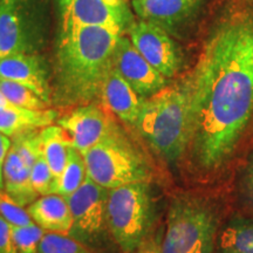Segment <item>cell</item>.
I'll return each mask as SVG.
<instances>
[{
    "label": "cell",
    "instance_id": "obj_1",
    "mask_svg": "<svg viewBox=\"0 0 253 253\" xmlns=\"http://www.w3.org/2000/svg\"><path fill=\"white\" fill-rule=\"evenodd\" d=\"M189 110L185 156L195 172H223L253 122V0L231 2L182 79Z\"/></svg>",
    "mask_w": 253,
    "mask_h": 253
},
{
    "label": "cell",
    "instance_id": "obj_2",
    "mask_svg": "<svg viewBox=\"0 0 253 253\" xmlns=\"http://www.w3.org/2000/svg\"><path fill=\"white\" fill-rule=\"evenodd\" d=\"M121 30L79 26L60 30L56 48L55 95L61 104H90L100 100L101 88L113 67Z\"/></svg>",
    "mask_w": 253,
    "mask_h": 253
},
{
    "label": "cell",
    "instance_id": "obj_3",
    "mask_svg": "<svg viewBox=\"0 0 253 253\" xmlns=\"http://www.w3.org/2000/svg\"><path fill=\"white\" fill-rule=\"evenodd\" d=\"M155 154L173 164L185 156L189 143V110L182 80L147 97L135 123Z\"/></svg>",
    "mask_w": 253,
    "mask_h": 253
},
{
    "label": "cell",
    "instance_id": "obj_4",
    "mask_svg": "<svg viewBox=\"0 0 253 253\" xmlns=\"http://www.w3.org/2000/svg\"><path fill=\"white\" fill-rule=\"evenodd\" d=\"M219 212L213 202L191 194L175 196L168 211L162 253H214Z\"/></svg>",
    "mask_w": 253,
    "mask_h": 253
},
{
    "label": "cell",
    "instance_id": "obj_5",
    "mask_svg": "<svg viewBox=\"0 0 253 253\" xmlns=\"http://www.w3.org/2000/svg\"><path fill=\"white\" fill-rule=\"evenodd\" d=\"M153 214V202L147 182L131 183L108 191L107 225L123 252L137 251L148 238Z\"/></svg>",
    "mask_w": 253,
    "mask_h": 253
},
{
    "label": "cell",
    "instance_id": "obj_6",
    "mask_svg": "<svg viewBox=\"0 0 253 253\" xmlns=\"http://www.w3.org/2000/svg\"><path fill=\"white\" fill-rule=\"evenodd\" d=\"M86 172L97 184L114 189L147 182L150 170L142 154L118 128L84 154Z\"/></svg>",
    "mask_w": 253,
    "mask_h": 253
},
{
    "label": "cell",
    "instance_id": "obj_7",
    "mask_svg": "<svg viewBox=\"0 0 253 253\" xmlns=\"http://www.w3.org/2000/svg\"><path fill=\"white\" fill-rule=\"evenodd\" d=\"M43 0H0V60L36 53L45 31Z\"/></svg>",
    "mask_w": 253,
    "mask_h": 253
},
{
    "label": "cell",
    "instance_id": "obj_8",
    "mask_svg": "<svg viewBox=\"0 0 253 253\" xmlns=\"http://www.w3.org/2000/svg\"><path fill=\"white\" fill-rule=\"evenodd\" d=\"M126 36L143 58L163 77L171 80L184 68V54L172 36L144 20H134Z\"/></svg>",
    "mask_w": 253,
    "mask_h": 253
},
{
    "label": "cell",
    "instance_id": "obj_9",
    "mask_svg": "<svg viewBox=\"0 0 253 253\" xmlns=\"http://www.w3.org/2000/svg\"><path fill=\"white\" fill-rule=\"evenodd\" d=\"M61 30L79 26H103L126 33L134 23L126 0H59Z\"/></svg>",
    "mask_w": 253,
    "mask_h": 253
},
{
    "label": "cell",
    "instance_id": "obj_10",
    "mask_svg": "<svg viewBox=\"0 0 253 253\" xmlns=\"http://www.w3.org/2000/svg\"><path fill=\"white\" fill-rule=\"evenodd\" d=\"M204 4L205 0H131L141 20L163 28L173 38L194 25Z\"/></svg>",
    "mask_w": 253,
    "mask_h": 253
},
{
    "label": "cell",
    "instance_id": "obj_11",
    "mask_svg": "<svg viewBox=\"0 0 253 253\" xmlns=\"http://www.w3.org/2000/svg\"><path fill=\"white\" fill-rule=\"evenodd\" d=\"M113 67L140 96H153L170 84L169 79L156 71L136 49L126 34H122L113 55Z\"/></svg>",
    "mask_w": 253,
    "mask_h": 253
},
{
    "label": "cell",
    "instance_id": "obj_12",
    "mask_svg": "<svg viewBox=\"0 0 253 253\" xmlns=\"http://www.w3.org/2000/svg\"><path fill=\"white\" fill-rule=\"evenodd\" d=\"M107 190L86 175L84 183L66 197L73 219L71 233L90 237L102 231L104 223H107Z\"/></svg>",
    "mask_w": 253,
    "mask_h": 253
},
{
    "label": "cell",
    "instance_id": "obj_13",
    "mask_svg": "<svg viewBox=\"0 0 253 253\" xmlns=\"http://www.w3.org/2000/svg\"><path fill=\"white\" fill-rule=\"evenodd\" d=\"M72 140L74 149L84 155L116 129L109 115L95 104H84L58 120Z\"/></svg>",
    "mask_w": 253,
    "mask_h": 253
},
{
    "label": "cell",
    "instance_id": "obj_14",
    "mask_svg": "<svg viewBox=\"0 0 253 253\" xmlns=\"http://www.w3.org/2000/svg\"><path fill=\"white\" fill-rule=\"evenodd\" d=\"M0 78L18 82L30 88L40 99L50 102L48 69L37 53H19L0 60Z\"/></svg>",
    "mask_w": 253,
    "mask_h": 253
},
{
    "label": "cell",
    "instance_id": "obj_15",
    "mask_svg": "<svg viewBox=\"0 0 253 253\" xmlns=\"http://www.w3.org/2000/svg\"><path fill=\"white\" fill-rule=\"evenodd\" d=\"M100 100L123 122L135 126L145 99L136 93L120 73L112 67L103 81Z\"/></svg>",
    "mask_w": 253,
    "mask_h": 253
},
{
    "label": "cell",
    "instance_id": "obj_16",
    "mask_svg": "<svg viewBox=\"0 0 253 253\" xmlns=\"http://www.w3.org/2000/svg\"><path fill=\"white\" fill-rule=\"evenodd\" d=\"M34 223L48 232L69 235L73 219L67 199L59 194L41 196L27 207Z\"/></svg>",
    "mask_w": 253,
    "mask_h": 253
},
{
    "label": "cell",
    "instance_id": "obj_17",
    "mask_svg": "<svg viewBox=\"0 0 253 253\" xmlns=\"http://www.w3.org/2000/svg\"><path fill=\"white\" fill-rule=\"evenodd\" d=\"M58 113L52 109L32 110L20 107H0V132L6 136H13L21 132L38 130L52 126Z\"/></svg>",
    "mask_w": 253,
    "mask_h": 253
},
{
    "label": "cell",
    "instance_id": "obj_18",
    "mask_svg": "<svg viewBox=\"0 0 253 253\" xmlns=\"http://www.w3.org/2000/svg\"><path fill=\"white\" fill-rule=\"evenodd\" d=\"M2 177L5 191L21 207L33 203L39 196L32 185L31 170L25 166L12 145L5 160Z\"/></svg>",
    "mask_w": 253,
    "mask_h": 253
},
{
    "label": "cell",
    "instance_id": "obj_19",
    "mask_svg": "<svg viewBox=\"0 0 253 253\" xmlns=\"http://www.w3.org/2000/svg\"><path fill=\"white\" fill-rule=\"evenodd\" d=\"M214 253H253V218H231L218 232Z\"/></svg>",
    "mask_w": 253,
    "mask_h": 253
},
{
    "label": "cell",
    "instance_id": "obj_20",
    "mask_svg": "<svg viewBox=\"0 0 253 253\" xmlns=\"http://www.w3.org/2000/svg\"><path fill=\"white\" fill-rule=\"evenodd\" d=\"M41 151L47 164L52 170L56 181L67 163L69 148L73 147L72 140L65 129L60 126H48L40 130Z\"/></svg>",
    "mask_w": 253,
    "mask_h": 253
},
{
    "label": "cell",
    "instance_id": "obj_21",
    "mask_svg": "<svg viewBox=\"0 0 253 253\" xmlns=\"http://www.w3.org/2000/svg\"><path fill=\"white\" fill-rule=\"evenodd\" d=\"M86 175V163H84V155L71 147L65 169L56 181L55 194L61 195L63 197L72 195L84 183Z\"/></svg>",
    "mask_w": 253,
    "mask_h": 253
},
{
    "label": "cell",
    "instance_id": "obj_22",
    "mask_svg": "<svg viewBox=\"0 0 253 253\" xmlns=\"http://www.w3.org/2000/svg\"><path fill=\"white\" fill-rule=\"evenodd\" d=\"M0 89L5 97L13 106L20 107L32 110H43L47 109L49 103L40 99L38 95L30 88L18 82L0 78Z\"/></svg>",
    "mask_w": 253,
    "mask_h": 253
},
{
    "label": "cell",
    "instance_id": "obj_23",
    "mask_svg": "<svg viewBox=\"0 0 253 253\" xmlns=\"http://www.w3.org/2000/svg\"><path fill=\"white\" fill-rule=\"evenodd\" d=\"M40 130H30L21 132L13 136V143L12 147L14 148L21 161L28 169H32L33 164L36 163L38 157L42 154L41 151V138Z\"/></svg>",
    "mask_w": 253,
    "mask_h": 253
},
{
    "label": "cell",
    "instance_id": "obj_24",
    "mask_svg": "<svg viewBox=\"0 0 253 253\" xmlns=\"http://www.w3.org/2000/svg\"><path fill=\"white\" fill-rule=\"evenodd\" d=\"M38 253H93L69 235L46 232L41 239Z\"/></svg>",
    "mask_w": 253,
    "mask_h": 253
},
{
    "label": "cell",
    "instance_id": "obj_25",
    "mask_svg": "<svg viewBox=\"0 0 253 253\" xmlns=\"http://www.w3.org/2000/svg\"><path fill=\"white\" fill-rule=\"evenodd\" d=\"M11 232L19 253H38L39 244L46 231L33 223L27 226L11 225Z\"/></svg>",
    "mask_w": 253,
    "mask_h": 253
},
{
    "label": "cell",
    "instance_id": "obj_26",
    "mask_svg": "<svg viewBox=\"0 0 253 253\" xmlns=\"http://www.w3.org/2000/svg\"><path fill=\"white\" fill-rule=\"evenodd\" d=\"M0 216L13 226H27L34 223L27 210L2 190H0Z\"/></svg>",
    "mask_w": 253,
    "mask_h": 253
},
{
    "label": "cell",
    "instance_id": "obj_27",
    "mask_svg": "<svg viewBox=\"0 0 253 253\" xmlns=\"http://www.w3.org/2000/svg\"><path fill=\"white\" fill-rule=\"evenodd\" d=\"M31 182L34 190L41 196L55 194V178L42 154L32 167Z\"/></svg>",
    "mask_w": 253,
    "mask_h": 253
},
{
    "label": "cell",
    "instance_id": "obj_28",
    "mask_svg": "<svg viewBox=\"0 0 253 253\" xmlns=\"http://www.w3.org/2000/svg\"><path fill=\"white\" fill-rule=\"evenodd\" d=\"M238 190L243 202L253 210V149L239 170Z\"/></svg>",
    "mask_w": 253,
    "mask_h": 253
},
{
    "label": "cell",
    "instance_id": "obj_29",
    "mask_svg": "<svg viewBox=\"0 0 253 253\" xmlns=\"http://www.w3.org/2000/svg\"><path fill=\"white\" fill-rule=\"evenodd\" d=\"M0 253H19L12 238L11 225L0 216Z\"/></svg>",
    "mask_w": 253,
    "mask_h": 253
},
{
    "label": "cell",
    "instance_id": "obj_30",
    "mask_svg": "<svg viewBox=\"0 0 253 253\" xmlns=\"http://www.w3.org/2000/svg\"><path fill=\"white\" fill-rule=\"evenodd\" d=\"M11 140L8 136L0 132V190H4V177H2V169H4L5 160L11 149Z\"/></svg>",
    "mask_w": 253,
    "mask_h": 253
},
{
    "label": "cell",
    "instance_id": "obj_31",
    "mask_svg": "<svg viewBox=\"0 0 253 253\" xmlns=\"http://www.w3.org/2000/svg\"><path fill=\"white\" fill-rule=\"evenodd\" d=\"M137 253H162V244L157 239L148 237L137 249Z\"/></svg>",
    "mask_w": 253,
    "mask_h": 253
},
{
    "label": "cell",
    "instance_id": "obj_32",
    "mask_svg": "<svg viewBox=\"0 0 253 253\" xmlns=\"http://www.w3.org/2000/svg\"><path fill=\"white\" fill-rule=\"evenodd\" d=\"M12 103H9V101L6 99L5 95L2 94L1 89H0V107H7V106H11Z\"/></svg>",
    "mask_w": 253,
    "mask_h": 253
}]
</instances>
